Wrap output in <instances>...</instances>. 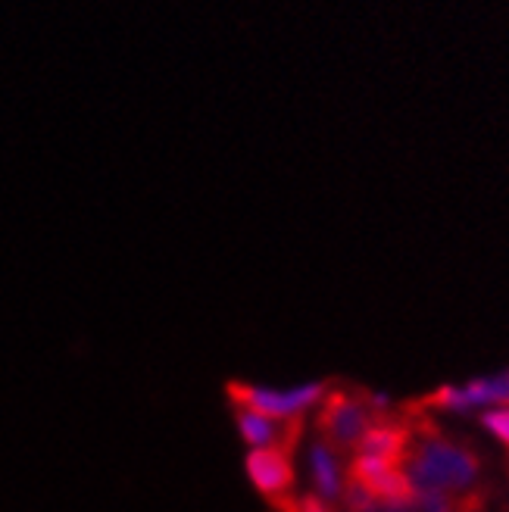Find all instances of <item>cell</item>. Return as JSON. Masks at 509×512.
Masks as SVG:
<instances>
[{"label": "cell", "mask_w": 509, "mask_h": 512, "mask_svg": "<svg viewBox=\"0 0 509 512\" xmlns=\"http://www.w3.org/2000/svg\"><path fill=\"white\" fill-rule=\"evenodd\" d=\"M403 466L416 494H469L481 475V459L469 447L444 441L425 419L413 428Z\"/></svg>", "instance_id": "1"}, {"label": "cell", "mask_w": 509, "mask_h": 512, "mask_svg": "<svg viewBox=\"0 0 509 512\" xmlns=\"http://www.w3.org/2000/svg\"><path fill=\"white\" fill-rule=\"evenodd\" d=\"M232 400L238 406H250L257 413L278 419V422H291L297 419L303 409H310L313 403H319L325 397V384L313 381V384H297V388H263V384H232L228 388Z\"/></svg>", "instance_id": "2"}, {"label": "cell", "mask_w": 509, "mask_h": 512, "mask_svg": "<svg viewBox=\"0 0 509 512\" xmlns=\"http://www.w3.org/2000/svg\"><path fill=\"white\" fill-rule=\"evenodd\" d=\"M375 409L366 397H353L344 391H332L322 403L319 428L332 447H360L363 434L375 425Z\"/></svg>", "instance_id": "3"}, {"label": "cell", "mask_w": 509, "mask_h": 512, "mask_svg": "<svg viewBox=\"0 0 509 512\" xmlns=\"http://www.w3.org/2000/svg\"><path fill=\"white\" fill-rule=\"evenodd\" d=\"M247 478L253 481L263 497H269L272 503L288 497L291 484H294V469H291V456L285 447H250L247 459H244Z\"/></svg>", "instance_id": "4"}, {"label": "cell", "mask_w": 509, "mask_h": 512, "mask_svg": "<svg viewBox=\"0 0 509 512\" xmlns=\"http://www.w3.org/2000/svg\"><path fill=\"white\" fill-rule=\"evenodd\" d=\"M413 441V425L410 422H385L378 419L360 441V453H369L375 459H385L391 466H403L406 450Z\"/></svg>", "instance_id": "5"}, {"label": "cell", "mask_w": 509, "mask_h": 512, "mask_svg": "<svg viewBox=\"0 0 509 512\" xmlns=\"http://www.w3.org/2000/svg\"><path fill=\"white\" fill-rule=\"evenodd\" d=\"M235 422H238L241 438H244L250 447H278L285 438L294 441V438H297V431H300V428H294V431L288 434V431L278 428V419H269V416L257 413V409H250V406H238Z\"/></svg>", "instance_id": "6"}, {"label": "cell", "mask_w": 509, "mask_h": 512, "mask_svg": "<svg viewBox=\"0 0 509 512\" xmlns=\"http://www.w3.org/2000/svg\"><path fill=\"white\" fill-rule=\"evenodd\" d=\"M310 463H313V484L322 500H338L341 494V472H338V456L335 447L328 441L313 444L310 450Z\"/></svg>", "instance_id": "7"}, {"label": "cell", "mask_w": 509, "mask_h": 512, "mask_svg": "<svg viewBox=\"0 0 509 512\" xmlns=\"http://www.w3.org/2000/svg\"><path fill=\"white\" fill-rule=\"evenodd\" d=\"M469 406H485V403H509V372H497L488 378H472L463 384Z\"/></svg>", "instance_id": "8"}, {"label": "cell", "mask_w": 509, "mask_h": 512, "mask_svg": "<svg viewBox=\"0 0 509 512\" xmlns=\"http://www.w3.org/2000/svg\"><path fill=\"white\" fill-rule=\"evenodd\" d=\"M485 428L494 434L500 444L509 447V409H488V413H485Z\"/></svg>", "instance_id": "9"}, {"label": "cell", "mask_w": 509, "mask_h": 512, "mask_svg": "<svg viewBox=\"0 0 509 512\" xmlns=\"http://www.w3.org/2000/svg\"><path fill=\"white\" fill-rule=\"evenodd\" d=\"M413 500V497H410ZM410 500H403V503H391V500H375L369 509H363V512H413V506H410Z\"/></svg>", "instance_id": "10"}, {"label": "cell", "mask_w": 509, "mask_h": 512, "mask_svg": "<svg viewBox=\"0 0 509 512\" xmlns=\"http://www.w3.org/2000/svg\"><path fill=\"white\" fill-rule=\"evenodd\" d=\"M297 509L300 512H332V509L325 506L322 497H303V500H297Z\"/></svg>", "instance_id": "11"}]
</instances>
